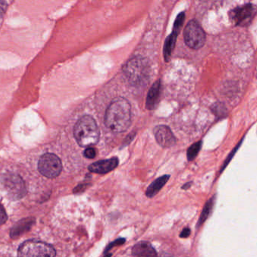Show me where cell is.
<instances>
[{"label":"cell","instance_id":"16","mask_svg":"<svg viewBox=\"0 0 257 257\" xmlns=\"http://www.w3.org/2000/svg\"><path fill=\"white\" fill-rule=\"evenodd\" d=\"M214 200L215 196H213V198H210V199L206 203L204 209H203L202 213H201V216H200L197 226H201V225H202V224L205 222L206 219L210 216V213H211L212 210H213V205H214Z\"/></svg>","mask_w":257,"mask_h":257},{"label":"cell","instance_id":"4","mask_svg":"<svg viewBox=\"0 0 257 257\" xmlns=\"http://www.w3.org/2000/svg\"><path fill=\"white\" fill-rule=\"evenodd\" d=\"M53 246L45 242L29 240L24 242L19 248L20 256H55Z\"/></svg>","mask_w":257,"mask_h":257},{"label":"cell","instance_id":"25","mask_svg":"<svg viewBox=\"0 0 257 257\" xmlns=\"http://www.w3.org/2000/svg\"><path fill=\"white\" fill-rule=\"evenodd\" d=\"M192 182H189V183H186V184H184V186L182 187V189H189V187H190L191 186H192Z\"/></svg>","mask_w":257,"mask_h":257},{"label":"cell","instance_id":"1","mask_svg":"<svg viewBox=\"0 0 257 257\" xmlns=\"http://www.w3.org/2000/svg\"><path fill=\"white\" fill-rule=\"evenodd\" d=\"M132 123V109L129 102L123 97L114 100L106 109L105 124L115 134L123 133Z\"/></svg>","mask_w":257,"mask_h":257},{"label":"cell","instance_id":"5","mask_svg":"<svg viewBox=\"0 0 257 257\" xmlns=\"http://www.w3.org/2000/svg\"><path fill=\"white\" fill-rule=\"evenodd\" d=\"M184 40L190 49H199L204 46L206 34L201 25L196 21H190L184 31Z\"/></svg>","mask_w":257,"mask_h":257},{"label":"cell","instance_id":"13","mask_svg":"<svg viewBox=\"0 0 257 257\" xmlns=\"http://www.w3.org/2000/svg\"><path fill=\"white\" fill-rule=\"evenodd\" d=\"M132 255L138 257H154L158 254L151 243L141 241L136 243L132 248Z\"/></svg>","mask_w":257,"mask_h":257},{"label":"cell","instance_id":"6","mask_svg":"<svg viewBox=\"0 0 257 257\" xmlns=\"http://www.w3.org/2000/svg\"><path fill=\"white\" fill-rule=\"evenodd\" d=\"M38 170L48 178H55L61 174L62 165L61 160L53 153H46L40 159Z\"/></svg>","mask_w":257,"mask_h":257},{"label":"cell","instance_id":"10","mask_svg":"<svg viewBox=\"0 0 257 257\" xmlns=\"http://www.w3.org/2000/svg\"><path fill=\"white\" fill-rule=\"evenodd\" d=\"M154 135L158 144L163 148H170L175 145V137L168 126H156L154 128Z\"/></svg>","mask_w":257,"mask_h":257},{"label":"cell","instance_id":"22","mask_svg":"<svg viewBox=\"0 0 257 257\" xmlns=\"http://www.w3.org/2000/svg\"><path fill=\"white\" fill-rule=\"evenodd\" d=\"M125 242V239L124 238H119L117 239L116 240H115V241L112 242V243H111L108 246L107 249H106V250H109V249H110L112 247V246H117V245H121L123 244V243Z\"/></svg>","mask_w":257,"mask_h":257},{"label":"cell","instance_id":"3","mask_svg":"<svg viewBox=\"0 0 257 257\" xmlns=\"http://www.w3.org/2000/svg\"><path fill=\"white\" fill-rule=\"evenodd\" d=\"M124 76L134 86L146 85L150 79V67L149 61L141 56L129 60L123 67Z\"/></svg>","mask_w":257,"mask_h":257},{"label":"cell","instance_id":"2","mask_svg":"<svg viewBox=\"0 0 257 257\" xmlns=\"http://www.w3.org/2000/svg\"><path fill=\"white\" fill-rule=\"evenodd\" d=\"M75 139L82 147L95 145L100 138V132L95 120L90 115H84L74 126Z\"/></svg>","mask_w":257,"mask_h":257},{"label":"cell","instance_id":"17","mask_svg":"<svg viewBox=\"0 0 257 257\" xmlns=\"http://www.w3.org/2000/svg\"><path fill=\"white\" fill-rule=\"evenodd\" d=\"M201 147H202V141L195 143L193 145L189 147L187 151V159L189 162H192L198 156V153L201 150Z\"/></svg>","mask_w":257,"mask_h":257},{"label":"cell","instance_id":"18","mask_svg":"<svg viewBox=\"0 0 257 257\" xmlns=\"http://www.w3.org/2000/svg\"><path fill=\"white\" fill-rule=\"evenodd\" d=\"M212 109H213V113L217 116L222 117L226 115V109L222 103H215Z\"/></svg>","mask_w":257,"mask_h":257},{"label":"cell","instance_id":"8","mask_svg":"<svg viewBox=\"0 0 257 257\" xmlns=\"http://www.w3.org/2000/svg\"><path fill=\"white\" fill-rule=\"evenodd\" d=\"M184 13H180L174 22V28H173L172 33L171 35L165 40V46H164V57L166 61H169L171 58V54L174 50V46H175L176 41H177V36L180 33V29L183 26V22L185 20Z\"/></svg>","mask_w":257,"mask_h":257},{"label":"cell","instance_id":"21","mask_svg":"<svg viewBox=\"0 0 257 257\" xmlns=\"http://www.w3.org/2000/svg\"><path fill=\"white\" fill-rule=\"evenodd\" d=\"M7 10V4L6 0H0V18L5 15Z\"/></svg>","mask_w":257,"mask_h":257},{"label":"cell","instance_id":"15","mask_svg":"<svg viewBox=\"0 0 257 257\" xmlns=\"http://www.w3.org/2000/svg\"><path fill=\"white\" fill-rule=\"evenodd\" d=\"M34 222V219L32 218H29V219H23L21 220L20 222H18L13 228L11 231V237H19L21 234H23L25 231H28L30 229L31 225H32L33 222Z\"/></svg>","mask_w":257,"mask_h":257},{"label":"cell","instance_id":"11","mask_svg":"<svg viewBox=\"0 0 257 257\" xmlns=\"http://www.w3.org/2000/svg\"><path fill=\"white\" fill-rule=\"evenodd\" d=\"M118 165V159L117 158L99 161L91 164L88 169L91 172L96 174H106L115 169Z\"/></svg>","mask_w":257,"mask_h":257},{"label":"cell","instance_id":"7","mask_svg":"<svg viewBox=\"0 0 257 257\" xmlns=\"http://www.w3.org/2000/svg\"><path fill=\"white\" fill-rule=\"evenodd\" d=\"M255 16V7L252 4H247L231 10L229 19L235 26L246 27L252 22Z\"/></svg>","mask_w":257,"mask_h":257},{"label":"cell","instance_id":"20","mask_svg":"<svg viewBox=\"0 0 257 257\" xmlns=\"http://www.w3.org/2000/svg\"><path fill=\"white\" fill-rule=\"evenodd\" d=\"M7 214L4 206L0 204V225L5 223L7 221Z\"/></svg>","mask_w":257,"mask_h":257},{"label":"cell","instance_id":"19","mask_svg":"<svg viewBox=\"0 0 257 257\" xmlns=\"http://www.w3.org/2000/svg\"><path fill=\"white\" fill-rule=\"evenodd\" d=\"M96 154H97V152H96L95 149L91 148V147H88L84 152V156L87 159H94L96 157Z\"/></svg>","mask_w":257,"mask_h":257},{"label":"cell","instance_id":"23","mask_svg":"<svg viewBox=\"0 0 257 257\" xmlns=\"http://www.w3.org/2000/svg\"><path fill=\"white\" fill-rule=\"evenodd\" d=\"M191 231L189 228H184V229L182 231V232L180 233V237H183V238H186V237H189L190 235Z\"/></svg>","mask_w":257,"mask_h":257},{"label":"cell","instance_id":"9","mask_svg":"<svg viewBox=\"0 0 257 257\" xmlns=\"http://www.w3.org/2000/svg\"><path fill=\"white\" fill-rule=\"evenodd\" d=\"M6 189L9 195L14 199L22 198L25 195V186L23 180L19 176L15 174L7 175L4 180Z\"/></svg>","mask_w":257,"mask_h":257},{"label":"cell","instance_id":"24","mask_svg":"<svg viewBox=\"0 0 257 257\" xmlns=\"http://www.w3.org/2000/svg\"><path fill=\"white\" fill-rule=\"evenodd\" d=\"M240 144H238V145H237V147H238V146H240ZM237 147H236L235 149H234V152H232V153H231V154L229 155V156H228V159H226V161H225V165H223V168H222V169L221 170V171H223L224 168H225V166H226V165H228V162H229V161L231 160V158H232L233 156H234V153H235L236 151H237Z\"/></svg>","mask_w":257,"mask_h":257},{"label":"cell","instance_id":"14","mask_svg":"<svg viewBox=\"0 0 257 257\" xmlns=\"http://www.w3.org/2000/svg\"><path fill=\"white\" fill-rule=\"evenodd\" d=\"M170 175H164L153 181L150 184V186L147 188V192H146L147 196L148 198H153L155 195H157L158 192L163 188V186L168 181Z\"/></svg>","mask_w":257,"mask_h":257},{"label":"cell","instance_id":"12","mask_svg":"<svg viewBox=\"0 0 257 257\" xmlns=\"http://www.w3.org/2000/svg\"><path fill=\"white\" fill-rule=\"evenodd\" d=\"M161 89H162V83L160 80L156 81L149 91L147 94L146 106L149 110H153L156 109L160 98Z\"/></svg>","mask_w":257,"mask_h":257}]
</instances>
